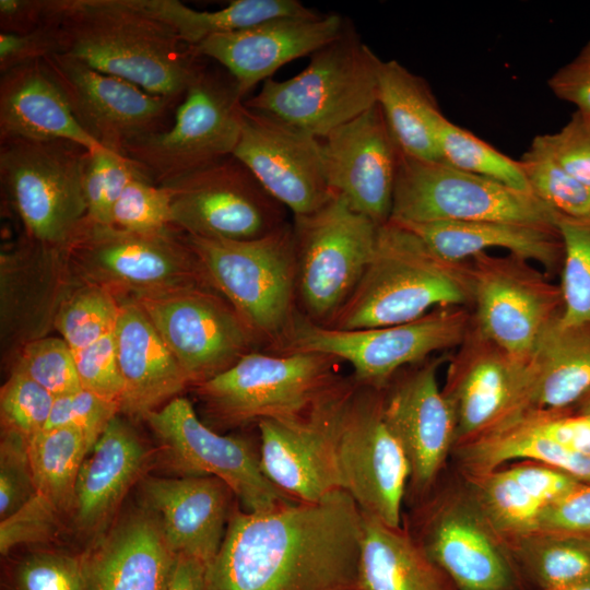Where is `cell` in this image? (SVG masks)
I'll list each match as a JSON object with an SVG mask.
<instances>
[{
	"instance_id": "9a60e30c",
	"label": "cell",
	"mask_w": 590,
	"mask_h": 590,
	"mask_svg": "<svg viewBox=\"0 0 590 590\" xmlns=\"http://www.w3.org/2000/svg\"><path fill=\"white\" fill-rule=\"evenodd\" d=\"M475 312L472 329L528 361L545 327L563 310L559 285L531 262L481 252L470 259Z\"/></svg>"
},
{
	"instance_id": "f6af8a7d",
	"label": "cell",
	"mask_w": 590,
	"mask_h": 590,
	"mask_svg": "<svg viewBox=\"0 0 590 590\" xmlns=\"http://www.w3.org/2000/svg\"><path fill=\"white\" fill-rule=\"evenodd\" d=\"M14 369L22 371L52 396L80 390L72 349L62 338H39L22 345Z\"/></svg>"
},
{
	"instance_id": "c3c4849f",
	"label": "cell",
	"mask_w": 590,
	"mask_h": 590,
	"mask_svg": "<svg viewBox=\"0 0 590 590\" xmlns=\"http://www.w3.org/2000/svg\"><path fill=\"white\" fill-rule=\"evenodd\" d=\"M118 412H120L118 403L81 388L55 399L44 429L60 426L75 427L83 433L91 451Z\"/></svg>"
},
{
	"instance_id": "9f6ffc18",
	"label": "cell",
	"mask_w": 590,
	"mask_h": 590,
	"mask_svg": "<svg viewBox=\"0 0 590 590\" xmlns=\"http://www.w3.org/2000/svg\"><path fill=\"white\" fill-rule=\"evenodd\" d=\"M506 469L544 508L586 485L562 470L539 462L523 461Z\"/></svg>"
},
{
	"instance_id": "cb8c5ba5",
	"label": "cell",
	"mask_w": 590,
	"mask_h": 590,
	"mask_svg": "<svg viewBox=\"0 0 590 590\" xmlns=\"http://www.w3.org/2000/svg\"><path fill=\"white\" fill-rule=\"evenodd\" d=\"M440 363L422 364L382 397L384 418L406 456L415 492L430 486L456 444L455 411L438 384Z\"/></svg>"
},
{
	"instance_id": "3957f363",
	"label": "cell",
	"mask_w": 590,
	"mask_h": 590,
	"mask_svg": "<svg viewBox=\"0 0 590 590\" xmlns=\"http://www.w3.org/2000/svg\"><path fill=\"white\" fill-rule=\"evenodd\" d=\"M472 299L470 260H446L414 232L388 221L378 228L375 251L357 286L326 327L399 324Z\"/></svg>"
},
{
	"instance_id": "f1b7e54d",
	"label": "cell",
	"mask_w": 590,
	"mask_h": 590,
	"mask_svg": "<svg viewBox=\"0 0 590 590\" xmlns=\"http://www.w3.org/2000/svg\"><path fill=\"white\" fill-rule=\"evenodd\" d=\"M90 453L79 472L71 510L75 527L84 534L102 532L149 461L143 441L118 416Z\"/></svg>"
},
{
	"instance_id": "60d3db41",
	"label": "cell",
	"mask_w": 590,
	"mask_h": 590,
	"mask_svg": "<svg viewBox=\"0 0 590 590\" xmlns=\"http://www.w3.org/2000/svg\"><path fill=\"white\" fill-rule=\"evenodd\" d=\"M564 259L560 269L563 310L560 320L567 324H590V215L570 217L556 214Z\"/></svg>"
},
{
	"instance_id": "44dd1931",
	"label": "cell",
	"mask_w": 590,
	"mask_h": 590,
	"mask_svg": "<svg viewBox=\"0 0 590 590\" xmlns=\"http://www.w3.org/2000/svg\"><path fill=\"white\" fill-rule=\"evenodd\" d=\"M331 191L381 226L390 220L401 151L378 103L320 139Z\"/></svg>"
},
{
	"instance_id": "836d02e7",
	"label": "cell",
	"mask_w": 590,
	"mask_h": 590,
	"mask_svg": "<svg viewBox=\"0 0 590 590\" xmlns=\"http://www.w3.org/2000/svg\"><path fill=\"white\" fill-rule=\"evenodd\" d=\"M377 103L402 154L441 161L437 126L444 115L423 78L397 60H381Z\"/></svg>"
},
{
	"instance_id": "ba28073f",
	"label": "cell",
	"mask_w": 590,
	"mask_h": 590,
	"mask_svg": "<svg viewBox=\"0 0 590 590\" xmlns=\"http://www.w3.org/2000/svg\"><path fill=\"white\" fill-rule=\"evenodd\" d=\"M463 306L440 307L410 322L356 330H339L296 312L273 352H314L346 362L353 380L382 389L406 365L420 364L438 351L461 345L471 328Z\"/></svg>"
},
{
	"instance_id": "e0dca14e",
	"label": "cell",
	"mask_w": 590,
	"mask_h": 590,
	"mask_svg": "<svg viewBox=\"0 0 590 590\" xmlns=\"http://www.w3.org/2000/svg\"><path fill=\"white\" fill-rule=\"evenodd\" d=\"M379 390L356 387L343 414L337 463L341 487L361 511L401 528V508L410 465L382 414Z\"/></svg>"
},
{
	"instance_id": "11a10c76",
	"label": "cell",
	"mask_w": 590,
	"mask_h": 590,
	"mask_svg": "<svg viewBox=\"0 0 590 590\" xmlns=\"http://www.w3.org/2000/svg\"><path fill=\"white\" fill-rule=\"evenodd\" d=\"M520 415L535 430L560 446L590 456V409L527 411Z\"/></svg>"
},
{
	"instance_id": "7c38bea8",
	"label": "cell",
	"mask_w": 590,
	"mask_h": 590,
	"mask_svg": "<svg viewBox=\"0 0 590 590\" xmlns=\"http://www.w3.org/2000/svg\"><path fill=\"white\" fill-rule=\"evenodd\" d=\"M556 212L533 193L401 153L390 220L399 224L507 221L555 226Z\"/></svg>"
},
{
	"instance_id": "ac0fdd59",
	"label": "cell",
	"mask_w": 590,
	"mask_h": 590,
	"mask_svg": "<svg viewBox=\"0 0 590 590\" xmlns=\"http://www.w3.org/2000/svg\"><path fill=\"white\" fill-rule=\"evenodd\" d=\"M357 387L344 380L307 414L258 423L263 474L297 502L317 503L341 487L337 441L343 414Z\"/></svg>"
},
{
	"instance_id": "db71d44e",
	"label": "cell",
	"mask_w": 590,
	"mask_h": 590,
	"mask_svg": "<svg viewBox=\"0 0 590 590\" xmlns=\"http://www.w3.org/2000/svg\"><path fill=\"white\" fill-rule=\"evenodd\" d=\"M539 138L570 176L590 188V125L578 113L558 131Z\"/></svg>"
},
{
	"instance_id": "d6a6232c",
	"label": "cell",
	"mask_w": 590,
	"mask_h": 590,
	"mask_svg": "<svg viewBox=\"0 0 590 590\" xmlns=\"http://www.w3.org/2000/svg\"><path fill=\"white\" fill-rule=\"evenodd\" d=\"M356 590H457L401 528L363 514Z\"/></svg>"
},
{
	"instance_id": "484cf974",
	"label": "cell",
	"mask_w": 590,
	"mask_h": 590,
	"mask_svg": "<svg viewBox=\"0 0 590 590\" xmlns=\"http://www.w3.org/2000/svg\"><path fill=\"white\" fill-rule=\"evenodd\" d=\"M480 509L448 502L433 512L418 542L457 590H511L514 574Z\"/></svg>"
},
{
	"instance_id": "f35d334b",
	"label": "cell",
	"mask_w": 590,
	"mask_h": 590,
	"mask_svg": "<svg viewBox=\"0 0 590 590\" xmlns=\"http://www.w3.org/2000/svg\"><path fill=\"white\" fill-rule=\"evenodd\" d=\"M437 143L441 161L450 166L531 192L519 161L502 153L445 116L437 126Z\"/></svg>"
},
{
	"instance_id": "8fae6325",
	"label": "cell",
	"mask_w": 590,
	"mask_h": 590,
	"mask_svg": "<svg viewBox=\"0 0 590 590\" xmlns=\"http://www.w3.org/2000/svg\"><path fill=\"white\" fill-rule=\"evenodd\" d=\"M88 150L62 140H0V180L26 239L61 246L86 216Z\"/></svg>"
},
{
	"instance_id": "6f0895ef",
	"label": "cell",
	"mask_w": 590,
	"mask_h": 590,
	"mask_svg": "<svg viewBox=\"0 0 590 590\" xmlns=\"http://www.w3.org/2000/svg\"><path fill=\"white\" fill-rule=\"evenodd\" d=\"M547 85L558 99L573 104L576 113L590 125V40L573 60L551 75Z\"/></svg>"
},
{
	"instance_id": "91938a15",
	"label": "cell",
	"mask_w": 590,
	"mask_h": 590,
	"mask_svg": "<svg viewBox=\"0 0 590 590\" xmlns=\"http://www.w3.org/2000/svg\"><path fill=\"white\" fill-rule=\"evenodd\" d=\"M59 52V44L54 26L45 23L27 34L0 33V72L1 74L21 64L43 60Z\"/></svg>"
},
{
	"instance_id": "e7e4bbea",
	"label": "cell",
	"mask_w": 590,
	"mask_h": 590,
	"mask_svg": "<svg viewBox=\"0 0 590 590\" xmlns=\"http://www.w3.org/2000/svg\"><path fill=\"white\" fill-rule=\"evenodd\" d=\"M574 408L576 409H590V392Z\"/></svg>"
},
{
	"instance_id": "5b68a950",
	"label": "cell",
	"mask_w": 590,
	"mask_h": 590,
	"mask_svg": "<svg viewBox=\"0 0 590 590\" xmlns=\"http://www.w3.org/2000/svg\"><path fill=\"white\" fill-rule=\"evenodd\" d=\"M185 236L209 285L233 306L259 341L274 349L297 312L293 225L285 223L253 239Z\"/></svg>"
},
{
	"instance_id": "4dcf8cb0",
	"label": "cell",
	"mask_w": 590,
	"mask_h": 590,
	"mask_svg": "<svg viewBox=\"0 0 590 590\" xmlns=\"http://www.w3.org/2000/svg\"><path fill=\"white\" fill-rule=\"evenodd\" d=\"M400 225L414 232L436 253L452 262L469 261L477 253L502 248L509 255L539 264L548 278L562 269L564 248L556 226L507 221Z\"/></svg>"
},
{
	"instance_id": "bcb514c9",
	"label": "cell",
	"mask_w": 590,
	"mask_h": 590,
	"mask_svg": "<svg viewBox=\"0 0 590 590\" xmlns=\"http://www.w3.org/2000/svg\"><path fill=\"white\" fill-rule=\"evenodd\" d=\"M55 399L28 376L13 369L0 391L2 430L16 433L30 440L45 428Z\"/></svg>"
},
{
	"instance_id": "30bf717a",
	"label": "cell",
	"mask_w": 590,
	"mask_h": 590,
	"mask_svg": "<svg viewBox=\"0 0 590 590\" xmlns=\"http://www.w3.org/2000/svg\"><path fill=\"white\" fill-rule=\"evenodd\" d=\"M292 225L300 314L327 326L362 279L379 226L335 193L316 211L294 216Z\"/></svg>"
},
{
	"instance_id": "2e32d148",
	"label": "cell",
	"mask_w": 590,
	"mask_h": 590,
	"mask_svg": "<svg viewBox=\"0 0 590 590\" xmlns=\"http://www.w3.org/2000/svg\"><path fill=\"white\" fill-rule=\"evenodd\" d=\"M161 186L173 225L188 235L253 239L286 223L285 208L233 155Z\"/></svg>"
},
{
	"instance_id": "f5cc1de1",
	"label": "cell",
	"mask_w": 590,
	"mask_h": 590,
	"mask_svg": "<svg viewBox=\"0 0 590 590\" xmlns=\"http://www.w3.org/2000/svg\"><path fill=\"white\" fill-rule=\"evenodd\" d=\"M73 356L81 387L120 405L123 382L114 331L85 347L74 350Z\"/></svg>"
},
{
	"instance_id": "5bb4252c",
	"label": "cell",
	"mask_w": 590,
	"mask_h": 590,
	"mask_svg": "<svg viewBox=\"0 0 590 590\" xmlns=\"http://www.w3.org/2000/svg\"><path fill=\"white\" fill-rule=\"evenodd\" d=\"M133 300L193 386L233 366L259 341L233 306L208 285L142 295Z\"/></svg>"
},
{
	"instance_id": "f907efd6",
	"label": "cell",
	"mask_w": 590,
	"mask_h": 590,
	"mask_svg": "<svg viewBox=\"0 0 590 590\" xmlns=\"http://www.w3.org/2000/svg\"><path fill=\"white\" fill-rule=\"evenodd\" d=\"M28 441L23 436L2 430L0 444V517L4 519L35 493L28 456Z\"/></svg>"
},
{
	"instance_id": "ee69618b",
	"label": "cell",
	"mask_w": 590,
	"mask_h": 590,
	"mask_svg": "<svg viewBox=\"0 0 590 590\" xmlns=\"http://www.w3.org/2000/svg\"><path fill=\"white\" fill-rule=\"evenodd\" d=\"M142 176L146 175L140 166L123 154L104 146L88 151L83 172L86 217L111 225L114 205L126 186Z\"/></svg>"
},
{
	"instance_id": "d590c367",
	"label": "cell",
	"mask_w": 590,
	"mask_h": 590,
	"mask_svg": "<svg viewBox=\"0 0 590 590\" xmlns=\"http://www.w3.org/2000/svg\"><path fill=\"white\" fill-rule=\"evenodd\" d=\"M132 1L140 10L172 28L190 48L213 35L244 30L275 17L314 12L297 0H235L214 11L194 10L177 0Z\"/></svg>"
},
{
	"instance_id": "8d00e7d4",
	"label": "cell",
	"mask_w": 590,
	"mask_h": 590,
	"mask_svg": "<svg viewBox=\"0 0 590 590\" xmlns=\"http://www.w3.org/2000/svg\"><path fill=\"white\" fill-rule=\"evenodd\" d=\"M88 452L83 433L70 426L43 429L28 441L36 492L61 514L72 510L76 480Z\"/></svg>"
},
{
	"instance_id": "7402d4cb",
	"label": "cell",
	"mask_w": 590,
	"mask_h": 590,
	"mask_svg": "<svg viewBox=\"0 0 590 590\" xmlns=\"http://www.w3.org/2000/svg\"><path fill=\"white\" fill-rule=\"evenodd\" d=\"M461 346L442 389L455 411L459 445L521 413L529 380V359L508 354L471 328Z\"/></svg>"
},
{
	"instance_id": "74e56055",
	"label": "cell",
	"mask_w": 590,
	"mask_h": 590,
	"mask_svg": "<svg viewBox=\"0 0 590 590\" xmlns=\"http://www.w3.org/2000/svg\"><path fill=\"white\" fill-rule=\"evenodd\" d=\"M517 540L518 555L542 590L590 579V535L533 532Z\"/></svg>"
},
{
	"instance_id": "4fadbf2b",
	"label": "cell",
	"mask_w": 590,
	"mask_h": 590,
	"mask_svg": "<svg viewBox=\"0 0 590 590\" xmlns=\"http://www.w3.org/2000/svg\"><path fill=\"white\" fill-rule=\"evenodd\" d=\"M154 433L164 461L180 476H214L224 482L247 512H263L295 503L263 474L260 448L245 437L208 427L185 398H174L143 417Z\"/></svg>"
},
{
	"instance_id": "816d5d0a",
	"label": "cell",
	"mask_w": 590,
	"mask_h": 590,
	"mask_svg": "<svg viewBox=\"0 0 590 590\" xmlns=\"http://www.w3.org/2000/svg\"><path fill=\"white\" fill-rule=\"evenodd\" d=\"M59 509L45 496L35 493L26 503L0 522V552L52 539L60 528Z\"/></svg>"
},
{
	"instance_id": "7bdbcfd3",
	"label": "cell",
	"mask_w": 590,
	"mask_h": 590,
	"mask_svg": "<svg viewBox=\"0 0 590 590\" xmlns=\"http://www.w3.org/2000/svg\"><path fill=\"white\" fill-rule=\"evenodd\" d=\"M531 192L556 214L590 215V188L570 176L548 153L539 135L519 160Z\"/></svg>"
},
{
	"instance_id": "1f68e13d",
	"label": "cell",
	"mask_w": 590,
	"mask_h": 590,
	"mask_svg": "<svg viewBox=\"0 0 590 590\" xmlns=\"http://www.w3.org/2000/svg\"><path fill=\"white\" fill-rule=\"evenodd\" d=\"M559 315L545 327L528 361L522 412L571 409L590 392V324H567Z\"/></svg>"
},
{
	"instance_id": "7a4b0ae2",
	"label": "cell",
	"mask_w": 590,
	"mask_h": 590,
	"mask_svg": "<svg viewBox=\"0 0 590 590\" xmlns=\"http://www.w3.org/2000/svg\"><path fill=\"white\" fill-rule=\"evenodd\" d=\"M59 52L146 92L181 101L201 57L132 0H46Z\"/></svg>"
},
{
	"instance_id": "4316f807",
	"label": "cell",
	"mask_w": 590,
	"mask_h": 590,
	"mask_svg": "<svg viewBox=\"0 0 590 590\" xmlns=\"http://www.w3.org/2000/svg\"><path fill=\"white\" fill-rule=\"evenodd\" d=\"M82 557L86 590H167L177 555L144 508L102 534Z\"/></svg>"
},
{
	"instance_id": "7dc6e473",
	"label": "cell",
	"mask_w": 590,
	"mask_h": 590,
	"mask_svg": "<svg viewBox=\"0 0 590 590\" xmlns=\"http://www.w3.org/2000/svg\"><path fill=\"white\" fill-rule=\"evenodd\" d=\"M111 225L137 233H158L175 227L167 189L146 176L132 179L114 205Z\"/></svg>"
},
{
	"instance_id": "d6986e66",
	"label": "cell",
	"mask_w": 590,
	"mask_h": 590,
	"mask_svg": "<svg viewBox=\"0 0 590 590\" xmlns=\"http://www.w3.org/2000/svg\"><path fill=\"white\" fill-rule=\"evenodd\" d=\"M75 119L102 146L122 154L131 141L167 129L179 99L160 96L80 60L55 52L43 59Z\"/></svg>"
},
{
	"instance_id": "be15d7a7",
	"label": "cell",
	"mask_w": 590,
	"mask_h": 590,
	"mask_svg": "<svg viewBox=\"0 0 590 590\" xmlns=\"http://www.w3.org/2000/svg\"><path fill=\"white\" fill-rule=\"evenodd\" d=\"M552 590H590V579Z\"/></svg>"
},
{
	"instance_id": "6da1fadb",
	"label": "cell",
	"mask_w": 590,
	"mask_h": 590,
	"mask_svg": "<svg viewBox=\"0 0 590 590\" xmlns=\"http://www.w3.org/2000/svg\"><path fill=\"white\" fill-rule=\"evenodd\" d=\"M362 524L345 491L270 511L235 509L202 590H356Z\"/></svg>"
},
{
	"instance_id": "d4e9b609",
	"label": "cell",
	"mask_w": 590,
	"mask_h": 590,
	"mask_svg": "<svg viewBox=\"0 0 590 590\" xmlns=\"http://www.w3.org/2000/svg\"><path fill=\"white\" fill-rule=\"evenodd\" d=\"M141 495L170 550L208 567L222 545L233 512L234 494L228 486L214 476H151L143 479Z\"/></svg>"
},
{
	"instance_id": "52a82bcc",
	"label": "cell",
	"mask_w": 590,
	"mask_h": 590,
	"mask_svg": "<svg viewBox=\"0 0 590 590\" xmlns=\"http://www.w3.org/2000/svg\"><path fill=\"white\" fill-rule=\"evenodd\" d=\"M335 357L314 352H250L196 385L208 415L225 426L307 414L345 379Z\"/></svg>"
},
{
	"instance_id": "8992f818",
	"label": "cell",
	"mask_w": 590,
	"mask_h": 590,
	"mask_svg": "<svg viewBox=\"0 0 590 590\" xmlns=\"http://www.w3.org/2000/svg\"><path fill=\"white\" fill-rule=\"evenodd\" d=\"M61 249L78 283L102 287L118 302L210 286L185 234L176 227L137 233L85 216Z\"/></svg>"
},
{
	"instance_id": "ab89813d",
	"label": "cell",
	"mask_w": 590,
	"mask_h": 590,
	"mask_svg": "<svg viewBox=\"0 0 590 590\" xmlns=\"http://www.w3.org/2000/svg\"><path fill=\"white\" fill-rule=\"evenodd\" d=\"M471 479L474 480L479 509L492 529L515 538L535 532L544 507L506 468L500 467Z\"/></svg>"
},
{
	"instance_id": "277c9868",
	"label": "cell",
	"mask_w": 590,
	"mask_h": 590,
	"mask_svg": "<svg viewBox=\"0 0 590 590\" xmlns=\"http://www.w3.org/2000/svg\"><path fill=\"white\" fill-rule=\"evenodd\" d=\"M380 62L346 23L302 72L266 80L244 106L322 139L377 104Z\"/></svg>"
},
{
	"instance_id": "9c48e42d",
	"label": "cell",
	"mask_w": 590,
	"mask_h": 590,
	"mask_svg": "<svg viewBox=\"0 0 590 590\" xmlns=\"http://www.w3.org/2000/svg\"><path fill=\"white\" fill-rule=\"evenodd\" d=\"M244 96L227 71L203 66L165 130L129 142L122 154L156 185L232 156L239 140Z\"/></svg>"
},
{
	"instance_id": "b9f144b4",
	"label": "cell",
	"mask_w": 590,
	"mask_h": 590,
	"mask_svg": "<svg viewBox=\"0 0 590 590\" xmlns=\"http://www.w3.org/2000/svg\"><path fill=\"white\" fill-rule=\"evenodd\" d=\"M119 302L108 291L78 284L62 300L54 327L74 351L115 330Z\"/></svg>"
},
{
	"instance_id": "ffe728a7",
	"label": "cell",
	"mask_w": 590,
	"mask_h": 590,
	"mask_svg": "<svg viewBox=\"0 0 590 590\" xmlns=\"http://www.w3.org/2000/svg\"><path fill=\"white\" fill-rule=\"evenodd\" d=\"M233 156L293 216L309 214L333 197L320 139L244 106Z\"/></svg>"
},
{
	"instance_id": "681fc988",
	"label": "cell",
	"mask_w": 590,
	"mask_h": 590,
	"mask_svg": "<svg viewBox=\"0 0 590 590\" xmlns=\"http://www.w3.org/2000/svg\"><path fill=\"white\" fill-rule=\"evenodd\" d=\"M14 590H86L83 557L54 552L32 554L16 566Z\"/></svg>"
},
{
	"instance_id": "603a6c76",
	"label": "cell",
	"mask_w": 590,
	"mask_h": 590,
	"mask_svg": "<svg viewBox=\"0 0 590 590\" xmlns=\"http://www.w3.org/2000/svg\"><path fill=\"white\" fill-rule=\"evenodd\" d=\"M346 22L338 13L275 17L244 30L213 35L192 48L235 80L244 98L284 64L335 39Z\"/></svg>"
},
{
	"instance_id": "e575fe53",
	"label": "cell",
	"mask_w": 590,
	"mask_h": 590,
	"mask_svg": "<svg viewBox=\"0 0 590 590\" xmlns=\"http://www.w3.org/2000/svg\"><path fill=\"white\" fill-rule=\"evenodd\" d=\"M460 446L461 461L471 476L523 459L551 465L590 484V456L571 451L542 435L520 414Z\"/></svg>"
},
{
	"instance_id": "680465c9",
	"label": "cell",
	"mask_w": 590,
	"mask_h": 590,
	"mask_svg": "<svg viewBox=\"0 0 590 590\" xmlns=\"http://www.w3.org/2000/svg\"><path fill=\"white\" fill-rule=\"evenodd\" d=\"M535 532L590 535V484L545 507Z\"/></svg>"
},
{
	"instance_id": "83f0119b",
	"label": "cell",
	"mask_w": 590,
	"mask_h": 590,
	"mask_svg": "<svg viewBox=\"0 0 590 590\" xmlns=\"http://www.w3.org/2000/svg\"><path fill=\"white\" fill-rule=\"evenodd\" d=\"M119 304L114 335L123 382L120 412L143 418L189 380L142 308L133 299Z\"/></svg>"
},
{
	"instance_id": "6125c7cd",
	"label": "cell",
	"mask_w": 590,
	"mask_h": 590,
	"mask_svg": "<svg viewBox=\"0 0 590 590\" xmlns=\"http://www.w3.org/2000/svg\"><path fill=\"white\" fill-rule=\"evenodd\" d=\"M205 569L198 559L177 555L167 590H202Z\"/></svg>"
},
{
	"instance_id": "f546056e",
	"label": "cell",
	"mask_w": 590,
	"mask_h": 590,
	"mask_svg": "<svg viewBox=\"0 0 590 590\" xmlns=\"http://www.w3.org/2000/svg\"><path fill=\"white\" fill-rule=\"evenodd\" d=\"M62 140L88 151L102 145L75 119L43 60L15 67L0 79V140Z\"/></svg>"
},
{
	"instance_id": "94428289",
	"label": "cell",
	"mask_w": 590,
	"mask_h": 590,
	"mask_svg": "<svg viewBox=\"0 0 590 590\" xmlns=\"http://www.w3.org/2000/svg\"><path fill=\"white\" fill-rule=\"evenodd\" d=\"M46 0H0V33L27 34L45 23Z\"/></svg>"
}]
</instances>
